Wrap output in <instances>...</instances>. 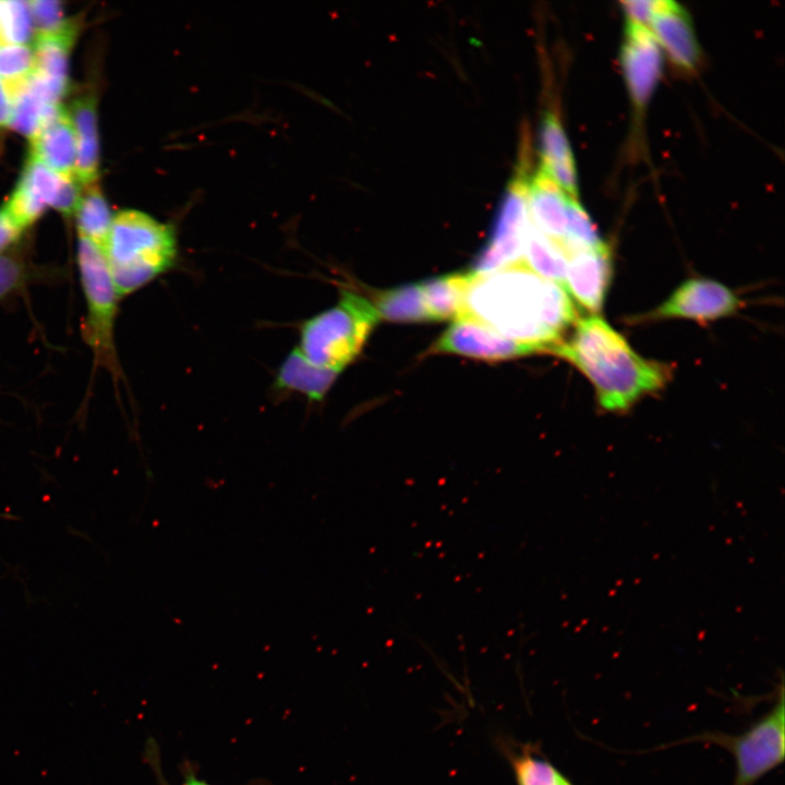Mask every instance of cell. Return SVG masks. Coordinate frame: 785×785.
Masks as SVG:
<instances>
[{
	"label": "cell",
	"mask_w": 785,
	"mask_h": 785,
	"mask_svg": "<svg viewBox=\"0 0 785 785\" xmlns=\"http://www.w3.org/2000/svg\"><path fill=\"white\" fill-rule=\"evenodd\" d=\"M9 124L16 132L32 140L40 130L44 109L48 102L33 85L29 77L12 93Z\"/></svg>",
	"instance_id": "cell-23"
},
{
	"label": "cell",
	"mask_w": 785,
	"mask_h": 785,
	"mask_svg": "<svg viewBox=\"0 0 785 785\" xmlns=\"http://www.w3.org/2000/svg\"><path fill=\"white\" fill-rule=\"evenodd\" d=\"M431 353H452L484 361H503L534 353V346L508 339L470 317L459 316L431 347Z\"/></svg>",
	"instance_id": "cell-10"
},
{
	"label": "cell",
	"mask_w": 785,
	"mask_h": 785,
	"mask_svg": "<svg viewBox=\"0 0 785 785\" xmlns=\"http://www.w3.org/2000/svg\"><path fill=\"white\" fill-rule=\"evenodd\" d=\"M78 235L105 249L113 216L100 189L95 184L82 192L75 210Z\"/></svg>",
	"instance_id": "cell-22"
},
{
	"label": "cell",
	"mask_w": 785,
	"mask_h": 785,
	"mask_svg": "<svg viewBox=\"0 0 785 785\" xmlns=\"http://www.w3.org/2000/svg\"><path fill=\"white\" fill-rule=\"evenodd\" d=\"M604 244L585 209L577 198L567 196L566 237L559 246L569 255L576 251L596 249Z\"/></svg>",
	"instance_id": "cell-25"
},
{
	"label": "cell",
	"mask_w": 785,
	"mask_h": 785,
	"mask_svg": "<svg viewBox=\"0 0 785 785\" xmlns=\"http://www.w3.org/2000/svg\"><path fill=\"white\" fill-rule=\"evenodd\" d=\"M12 102L10 95L0 81V129L4 128L10 122Z\"/></svg>",
	"instance_id": "cell-34"
},
{
	"label": "cell",
	"mask_w": 785,
	"mask_h": 785,
	"mask_svg": "<svg viewBox=\"0 0 785 785\" xmlns=\"http://www.w3.org/2000/svg\"><path fill=\"white\" fill-rule=\"evenodd\" d=\"M77 267L86 301L83 337L90 348L95 363L113 375L120 367L114 347V322L119 295L112 282L104 250L86 238L77 243Z\"/></svg>",
	"instance_id": "cell-5"
},
{
	"label": "cell",
	"mask_w": 785,
	"mask_h": 785,
	"mask_svg": "<svg viewBox=\"0 0 785 785\" xmlns=\"http://www.w3.org/2000/svg\"><path fill=\"white\" fill-rule=\"evenodd\" d=\"M29 278L31 270L20 256L0 255V300L23 288Z\"/></svg>",
	"instance_id": "cell-30"
},
{
	"label": "cell",
	"mask_w": 785,
	"mask_h": 785,
	"mask_svg": "<svg viewBox=\"0 0 785 785\" xmlns=\"http://www.w3.org/2000/svg\"><path fill=\"white\" fill-rule=\"evenodd\" d=\"M34 71V51L27 45H0V81L10 94Z\"/></svg>",
	"instance_id": "cell-27"
},
{
	"label": "cell",
	"mask_w": 785,
	"mask_h": 785,
	"mask_svg": "<svg viewBox=\"0 0 785 785\" xmlns=\"http://www.w3.org/2000/svg\"><path fill=\"white\" fill-rule=\"evenodd\" d=\"M29 157L61 176H74L76 140L69 111L64 107L31 140Z\"/></svg>",
	"instance_id": "cell-15"
},
{
	"label": "cell",
	"mask_w": 785,
	"mask_h": 785,
	"mask_svg": "<svg viewBox=\"0 0 785 785\" xmlns=\"http://www.w3.org/2000/svg\"><path fill=\"white\" fill-rule=\"evenodd\" d=\"M469 273H454L421 283L425 303L434 321L457 318L463 304Z\"/></svg>",
	"instance_id": "cell-21"
},
{
	"label": "cell",
	"mask_w": 785,
	"mask_h": 785,
	"mask_svg": "<svg viewBox=\"0 0 785 785\" xmlns=\"http://www.w3.org/2000/svg\"><path fill=\"white\" fill-rule=\"evenodd\" d=\"M627 20L649 27L656 0H627L620 2Z\"/></svg>",
	"instance_id": "cell-32"
},
{
	"label": "cell",
	"mask_w": 785,
	"mask_h": 785,
	"mask_svg": "<svg viewBox=\"0 0 785 785\" xmlns=\"http://www.w3.org/2000/svg\"><path fill=\"white\" fill-rule=\"evenodd\" d=\"M612 273L611 252L606 244L572 252L568 255L565 291L582 310L597 315L603 307Z\"/></svg>",
	"instance_id": "cell-11"
},
{
	"label": "cell",
	"mask_w": 785,
	"mask_h": 785,
	"mask_svg": "<svg viewBox=\"0 0 785 785\" xmlns=\"http://www.w3.org/2000/svg\"><path fill=\"white\" fill-rule=\"evenodd\" d=\"M551 353L591 382L599 404L608 412H626L643 396L662 389L672 374L668 365L639 355L599 315L578 318L570 338Z\"/></svg>",
	"instance_id": "cell-2"
},
{
	"label": "cell",
	"mask_w": 785,
	"mask_h": 785,
	"mask_svg": "<svg viewBox=\"0 0 785 785\" xmlns=\"http://www.w3.org/2000/svg\"><path fill=\"white\" fill-rule=\"evenodd\" d=\"M33 35L28 2L0 0V45H26Z\"/></svg>",
	"instance_id": "cell-28"
},
{
	"label": "cell",
	"mask_w": 785,
	"mask_h": 785,
	"mask_svg": "<svg viewBox=\"0 0 785 785\" xmlns=\"http://www.w3.org/2000/svg\"><path fill=\"white\" fill-rule=\"evenodd\" d=\"M338 374L337 371L314 364L297 347L281 363L275 387L278 390L299 392L312 401H321Z\"/></svg>",
	"instance_id": "cell-18"
},
{
	"label": "cell",
	"mask_w": 785,
	"mask_h": 785,
	"mask_svg": "<svg viewBox=\"0 0 785 785\" xmlns=\"http://www.w3.org/2000/svg\"><path fill=\"white\" fill-rule=\"evenodd\" d=\"M77 31V22L70 20L60 31L35 37L33 73L64 92L69 87V56Z\"/></svg>",
	"instance_id": "cell-17"
},
{
	"label": "cell",
	"mask_w": 785,
	"mask_h": 785,
	"mask_svg": "<svg viewBox=\"0 0 785 785\" xmlns=\"http://www.w3.org/2000/svg\"><path fill=\"white\" fill-rule=\"evenodd\" d=\"M81 184L75 176H62L61 184L51 206L69 216L75 213L81 198Z\"/></svg>",
	"instance_id": "cell-31"
},
{
	"label": "cell",
	"mask_w": 785,
	"mask_h": 785,
	"mask_svg": "<svg viewBox=\"0 0 785 785\" xmlns=\"http://www.w3.org/2000/svg\"><path fill=\"white\" fill-rule=\"evenodd\" d=\"M22 229L13 221L4 206L0 208V255L21 235Z\"/></svg>",
	"instance_id": "cell-33"
},
{
	"label": "cell",
	"mask_w": 785,
	"mask_h": 785,
	"mask_svg": "<svg viewBox=\"0 0 785 785\" xmlns=\"http://www.w3.org/2000/svg\"><path fill=\"white\" fill-rule=\"evenodd\" d=\"M510 762L517 785H572L552 762L531 749L515 752Z\"/></svg>",
	"instance_id": "cell-24"
},
{
	"label": "cell",
	"mask_w": 785,
	"mask_h": 785,
	"mask_svg": "<svg viewBox=\"0 0 785 785\" xmlns=\"http://www.w3.org/2000/svg\"><path fill=\"white\" fill-rule=\"evenodd\" d=\"M183 785H210L202 780H198L193 774H188Z\"/></svg>",
	"instance_id": "cell-35"
},
{
	"label": "cell",
	"mask_w": 785,
	"mask_h": 785,
	"mask_svg": "<svg viewBox=\"0 0 785 785\" xmlns=\"http://www.w3.org/2000/svg\"><path fill=\"white\" fill-rule=\"evenodd\" d=\"M568 255L541 233L529 220L523 247V264L536 275L565 289Z\"/></svg>",
	"instance_id": "cell-19"
},
{
	"label": "cell",
	"mask_w": 785,
	"mask_h": 785,
	"mask_svg": "<svg viewBox=\"0 0 785 785\" xmlns=\"http://www.w3.org/2000/svg\"><path fill=\"white\" fill-rule=\"evenodd\" d=\"M540 153L542 166L575 161L561 122L552 111L545 112L541 120Z\"/></svg>",
	"instance_id": "cell-26"
},
{
	"label": "cell",
	"mask_w": 785,
	"mask_h": 785,
	"mask_svg": "<svg viewBox=\"0 0 785 785\" xmlns=\"http://www.w3.org/2000/svg\"><path fill=\"white\" fill-rule=\"evenodd\" d=\"M781 680L773 706L744 733H709L691 738L718 745L732 753L735 761L733 785H754L784 761L785 705L784 685L783 679Z\"/></svg>",
	"instance_id": "cell-6"
},
{
	"label": "cell",
	"mask_w": 785,
	"mask_h": 785,
	"mask_svg": "<svg viewBox=\"0 0 785 785\" xmlns=\"http://www.w3.org/2000/svg\"><path fill=\"white\" fill-rule=\"evenodd\" d=\"M527 182L524 172L509 182L498 206L491 238L474 259L472 273H490L523 263L524 237L530 220Z\"/></svg>",
	"instance_id": "cell-7"
},
{
	"label": "cell",
	"mask_w": 785,
	"mask_h": 785,
	"mask_svg": "<svg viewBox=\"0 0 785 785\" xmlns=\"http://www.w3.org/2000/svg\"><path fill=\"white\" fill-rule=\"evenodd\" d=\"M378 321L370 300L341 290L337 304L301 325L298 349L314 364L340 373L358 357Z\"/></svg>",
	"instance_id": "cell-4"
},
{
	"label": "cell",
	"mask_w": 785,
	"mask_h": 785,
	"mask_svg": "<svg viewBox=\"0 0 785 785\" xmlns=\"http://www.w3.org/2000/svg\"><path fill=\"white\" fill-rule=\"evenodd\" d=\"M459 316L478 321L541 352H552L563 341L565 331L578 321L565 289L524 264L490 273L470 271Z\"/></svg>",
	"instance_id": "cell-1"
},
{
	"label": "cell",
	"mask_w": 785,
	"mask_h": 785,
	"mask_svg": "<svg viewBox=\"0 0 785 785\" xmlns=\"http://www.w3.org/2000/svg\"><path fill=\"white\" fill-rule=\"evenodd\" d=\"M61 180V174L28 156L15 190L3 205L22 230L33 225L47 206H51Z\"/></svg>",
	"instance_id": "cell-13"
},
{
	"label": "cell",
	"mask_w": 785,
	"mask_h": 785,
	"mask_svg": "<svg viewBox=\"0 0 785 785\" xmlns=\"http://www.w3.org/2000/svg\"><path fill=\"white\" fill-rule=\"evenodd\" d=\"M33 26L36 34H49L63 28L70 20H65L62 4L56 0H34L28 2Z\"/></svg>",
	"instance_id": "cell-29"
},
{
	"label": "cell",
	"mask_w": 785,
	"mask_h": 785,
	"mask_svg": "<svg viewBox=\"0 0 785 785\" xmlns=\"http://www.w3.org/2000/svg\"><path fill=\"white\" fill-rule=\"evenodd\" d=\"M741 302L723 283L709 278H690L684 281L644 319L686 318L710 322L734 314Z\"/></svg>",
	"instance_id": "cell-8"
},
{
	"label": "cell",
	"mask_w": 785,
	"mask_h": 785,
	"mask_svg": "<svg viewBox=\"0 0 785 785\" xmlns=\"http://www.w3.org/2000/svg\"><path fill=\"white\" fill-rule=\"evenodd\" d=\"M69 116L76 140L74 176L81 185L95 183L99 167V145L96 119V102L92 95L73 100Z\"/></svg>",
	"instance_id": "cell-16"
},
{
	"label": "cell",
	"mask_w": 785,
	"mask_h": 785,
	"mask_svg": "<svg viewBox=\"0 0 785 785\" xmlns=\"http://www.w3.org/2000/svg\"><path fill=\"white\" fill-rule=\"evenodd\" d=\"M0 518H10V517H7V516H3L2 514H0Z\"/></svg>",
	"instance_id": "cell-36"
},
{
	"label": "cell",
	"mask_w": 785,
	"mask_h": 785,
	"mask_svg": "<svg viewBox=\"0 0 785 785\" xmlns=\"http://www.w3.org/2000/svg\"><path fill=\"white\" fill-rule=\"evenodd\" d=\"M662 51L650 29L628 21L620 48V65L630 100L643 110L662 74Z\"/></svg>",
	"instance_id": "cell-9"
},
{
	"label": "cell",
	"mask_w": 785,
	"mask_h": 785,
	"mask_svg": "<svg viewBox=\"0 0 785 785\" xmlns=\"http://www.w3.org/2000/svg\"><path fill=\"white\" fill-rule=\"evenodd\" d=\"M527 206L533 226L559 245L566 237L567 195L540 168L527 182Z\"/></svg>",
	"instance_id": "cell-14"
},
{
	"label": "cell",
	"mask_w": 785,
	"mask_h": 785,
	"mask_svg": "<svg viewBox=\"0 0 785 785\" xmlns=\"http://www.w3.org/2000/svg\"><path fill=\"white\" fill-rule=\"evenodd\" d=\"M104 254L119 298L128 295L172 267L177 256L173 227L143 212H119Z\"/></svg>",
	"instance_id": "cell-3"
},
{
	"label": "cell",
	"mask_w": 785,
	"mask_h": 785,
	"mask_svg": "<svg viewBox=\"0 0 785 785\" xmlns=\"http://www.w3.org/2000/svg\"><path fill=\"white\" fill-rule=\"evenodd\" d=\"M379 318L395 323L433 322L421 283L381 291L372 302Z\"/></svg>",
	"instance_id": "cell-20"
},
{
	"label": "cell",
	"mask_w": 785,
	"mask_h": 785,
	"mask_svg": "<svg viewBox=\"0 0 785 785\" xmlns=\"http://www.w3.org/2000/svg\"><path fill=\"white\" fill-rule=\"evenodd\" d=\"M650 32L675 67L696 71L701 51L688 12L677 2L656 0Z\"/></svg>",
	"instance_id": "cell-12"
}]
</instances>
